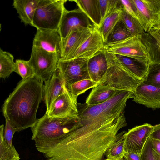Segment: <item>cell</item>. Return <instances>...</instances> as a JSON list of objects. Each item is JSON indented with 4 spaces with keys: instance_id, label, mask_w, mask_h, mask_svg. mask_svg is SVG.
Segmentation results:
<instances>
[{
    "instance_id": "1",
    "label": "cell",
    "mask_w": 160,
    "mask_h": 160,
    "mask_svg": "<svg viewBox=\"0 0 160 160\" xmlns=\"http://www.w3.org/2000/svg\"><path fill=\"white\" fill-rule=\"evenodd\" d=\"M77 105L78 118L72 127L38 150L45 160H102L119 131L127 125L124 114L110 101Z\"/></svg>"
},
{
    "instance_id": "2",
    "label": "cell",
    "mask_w": 160,
    "mask_h": 160,
    "mask_svg": "<svg viewBox=\"0 0 160 160\" xmlns=\"http://www.w3.org/2000/svg\"><path fill=\"white\" fill-rule=\"evenodd\" d=\"M43 82L35 77L22 79L5 101L3 114L19 132L36 123V114L43 97Z\"/></svg>"
},
{
    "instance_id": "3",
    "label": "cell",
    "mask_w": 160,
    "mask_h": 160,
    "mask_svg": "<svg viewBox=\"0 0 160 160\" xmlns=\"http://www.w3.org/2000/svg\"><path fill=\"white\" fill-rule=\"evenodd\" d=\"M77 116L65 118H49L47 113L38 119L31 128L32 139L35 142L36 149L44 147L68 132L74 125Z\"/></svg>"
},
{
    "instance_id": "4",
    "label": "cell",
    "mask_w": 160,
    "mask_h": 160,
    "mask_svg": "<svg viewBox=\"0 0 160 160\" xmlns=\"http://www.w3.org/2000/svg\"><path fill=\"white\" fill-rule=\"evenodd\" d=\"M105 52L108 67L98 84L116 90H127L133 93L141 81L128 72L114 59L112 54Z\"/></svg>"
},
{
    "instance_id": "5",
    "label": "cell",
    "mask_w": 160,
    "mask_h": 160,
    "mask_svg": "<svg viewBox=\"0 0 160 160\" xmlns=\"http://www.w3.org/2000/svg\"><path fill=\"white\" fill-rule=\"evenodd\" d=\"M65 0H40L32 26L37 29L58 30L63 12Z\"/></svg>"
},
{
    "instance_id": "6",
    "label": "cell",
    "mask_w": 160,
    "mask_h": 160,
    "mask_svg": "<svg viewBox=\"0 0 160 160\" xmlns=\"http://www.w3.org/2000/svg\"><path fill=\"white\" fill-rule=\"evenodd\" d=\"M104 51L108 53L147 61L150 59L142 34H137L122 40L105 44Z\"/></svg>"
},
{
    "instance_id": "7",
    "label": "cell",
    "mask_w": 160,
    "mask_h": 160,
    "mask_svg": "<svg viewBox=\"0 0 160 160\" xmlns=\"http://www.w3.org/2000/svg\"><path fill=\"white\" fill-rule=\"evenodd\" d=\"M60 54L51 52L32 45L29 62L35 77L42 82L48 80L58 69Z\"/></svg>"
},
{
    "instance_id": "8",
    "label": "cell",
    "mask_w": 160,
    "mask_h": 160,
    "mask_svg": "<svg viewBox=\"0 0 160 160\" xmlns=\"http://www.w3.org/2000/svg\"><path fill=\"white\" fill-rule=\"evenodd\" d=\"M88 60L79 58L66 60H59L58 69L67 87L78 81L90 79L88 68Z\"/></svg>"
},
{
    "instance_id": "9",
    "label": "cell",
    "mask_w": 160,
    "mask_h": 160,
    "mask_svg": "<svg viewBox=\"0 0 160 160\" xmlns=\"http://www.w3.org/2000/svg\"><path fill=\"white\" fill-rule=\"evenodd\" d=\"M91 22L86 15L79 8L71 10L65 8L58 30L62 40L65 39L74 31L94 27Z\"/></svg>"
},
{
    "instance_id": "10",
    "label": "cell",
    "mask_w": 160,
    "mask_h": 160,
    "mask_svg": "<svg viewBox=\"0 0 160 160\" xmlns=\"http://www.w3.org/2000/svg\"><path fill=\"white\" fill-rule=\"evenodd\" d=\"M153 129L154 126L146 123L126 132L124 134V152H133L141 156Z\"/></svg>"
},
{
    "instance_id": "11",
    "label": "cell",
    "mask_w": 160,
    "mask_h": 160,
    "mask_svg": "<svg viewBox=\"0 0 160 160\" xmlns=\"http://www.w3.org/2000/svg\"><path fill=\"white\" fill-rule=\"evenodd\" d=\"M132 0L139 11L145 32L160 25V0Z\"/></svg>"
},
{
    "instance_id": "12",
    "label": "cell",
    "mask_w": 160,
    "mask_h": 160,
    "mask_svg": "<svg viewBox=\"0 0 160 160\" xmlns=\"http://www.w3.org/2000/svg\"><path fill=\"white\" fill-rule=\"evenodd\" d=\"M77 101L72 97L68 89L52 103L48 112L46 113L49 118H65L78 115Z\"/></svg>"
},
{
    "instance_id": "13",
    "label": "cell",
    "mask_w": 160,
    "mask_h": 160,
    "mask_svg": "<svg viewBox=\"0 0 160 160\" xmlns=\"http://www.w3.org/2000/svg\"><path fill=\"white\" fill-rule=\"evenodd\" d=\"M94 27L74 31L62 40L60 60H69L75 52L90 37Z\"/></svg>"
},
{
    "instance_id": "14",
    "label": "cell",
    "mask_w": 160,
    "mask_h": 160,
    "mask_svg": "<svg viewBox=\"0 0 160 160\" xmlns=\"http://www.w3.org/2000/svg\"><path fill=\"white\" fill-rule=\"evenodd\" d=\"M133 100L137 103L155 109H160V88L141 81L133 92Z\"/></svg>"
},
{
    "instance_id": "15",
    "label": "cell",
    "mask_w": 160,
    "mask_h": 160,
    "mask_svg": "<svg viewBox=\"0 0 160 160\" xmlns=\"http://www.w3.org/2000/svg\"><path fill=\"white\" fill-rule=\"evenodd\" d=\"M33 45L46 51L61 54L62 38L58 30L37 29Z\"/></svg>"
},
{
    "instance_id": "16",
    "label": "cell",
    "mask_w": 160,
    "mask_h": 160,
    "mask_svg": "<svg viewBox=\"0 0 160 160\" xmlns=\"http://www.w3.org/2000/svg\"><path fill=\"white\" fill-rule=\"evenodd\" d=\"M105 43L97 28L94 27L90 37L73 54L69 60L79 58L89 59L104 50Z\"/></svg>"
},
{
    "instance_id": "17",
    "label": "cell",
    "mask_w": 160,
    "mask_h": 160,
    "mask_svg": "<svg viewBox=\"0 0 160 160\" xmlns=\"http://www.w3.org/2000/svg\"><path fill=\"white\" fill-rule=\"evenodd\" d=\"M66 87L59 70L48 80L44 82L43 98L48 113L53 102L64 92Z\"/></svg>"
},
{
    "instance_id": "18",
    "label": "cell",
    "mask_w": 160,
    "mask_h": 160,
    "mask_svg": "<svg viewBox=\"0 0 160 160\" xmlns=\"http://www.w3.org/2000/svg\"><path fill=\"white\" fill-rule=\"evenodd\" d=\"M112 54L114 59L131 74L141 81L144 80L149 66L148 62L122 55Z\"/></svg>"
},
{
    "instance_id": "19",
    "label": "cell",
    "mask_w": 160,
    "mask_h": 160,
    "mask_svg": "<svg viewBox=\"0 0 160 160\" xmlns=\"http://www.w3.org/2000/svg\"><path fill=\"white\" fill-rule=\"evenodd\" d=\"M40 0H14L13 6L21 22L32 26L35 12Z\"/></svg>"
},
{
    "instance_id": "20",
    "label": "cell",
    "mask_w": 160,
    "mask_h": 160,
    "mask_svg": "<svg viewBox=\"0 0 160 160\" xmlns=\"http://www.w3.org/2000/svg\"><path fill=\"white\" fill-rule=\"evenodd\" d=\"M108 67L104 50L89 59L88 61V68L90 79L98 83L105 73Z\"/></svg>"
},
{
    "instance_id": "21",
    "label": "cell",
    "mask_w": 160,
    "mask_h": 160,
    "mask_svg": "<svg viewBox=\"0 0 160 160\" xmlns=\"http://www.w3.org/2000/svg\"><path fill=\"white\" fill-rule=\"evenodd\" d=\"M88 17L93 25L99 28L101 24L102 18L99 0H73Z\"/></svg>"
},
{
    "instance_id": "22",
    "label": "cell",
    "mask_w": 160,
    "mask_h": 160,
    "mask_svg": "<svg viewBox=\"0 0 160 160\" xmlns=\"http://www.w3.org/2000/svg\"><path fill=\"white\" fill-rule=\"evenodd\" d=\"M117 90L98 83L87 97L85 103L88 105H97L102 103L111 98Z\"/></svg>"
},
{
    "instance_id": "23",
    "label": "cell",
    "mask_w": 160,
    "mask_h": 160,
    "mask_svg": "<svg viewBox=\"0 0 160 160\" xmlns=\"http://www.w3.org/2000/svg\"><path fill=\"white\" fill-rule=\"evenodd\" d=\"M122 9L123 8L120 9L109 14L104 19L100 27L97 28L101 35L105 44L110 34L121 20Z\"/></svg>"
},
{
    "instance_id": "24",
    "label": "cell",
    "mask_w": 160,
    "mask_h": 160,
    "mask_svg": "<svg viewBox=\"0 0 160 160\" xmlns=\"http://www.w3.org/2000/svg\"><path fill=\"white\" fill-rule=\"evenodd\" d=\"M123 131L118 133L114 142L106 150L105 155L109 159H123L124 153V134Z\"/></svg>"
},
{
    "instance_id": "25",
    "label": "cell",
    "mask_w": 160,
    "mask_h": 160,
    "mask_svg": "<svg viewBox=\"0 0 160 160\" xmlns=\"http://www.w3.org/2000/svg\"><path fill=\"white\" fill-rule=\"evenodd\" d=\"M4 125L0 126V160H19V155L13 145L10 146L4 138Z\"/></svg>"
},
{
    "instance_id": "26",
    "label": "cell",
    "mask_w": 160,
    "mask_h": 160,
    "mask_svg": "<svg viewBox=\"0 0 160 160\" xmlns=\"http://www.w3.org/2000/svg\"><path fill=\"white\" fill-rule=\"evenodd\" d=\"M15 62L14 57L9 52L0 49V77L2 78L8 77L15 72Z\"/></svg>"
},
{
    "instance_id": "27",
    "label": "cell",
    "mask_w": 160,
    "mask_h": 160,
    "mask_svg": "<svg viewBox=\"0 0 160 160\" xmlns=\"http://www.w3.org/2000/svg\"><path fill=\"white\" fill-rule=\"evenodd\" d=\"M98 82L91 79H85L75 82L67 87L72 98L77 101L78 96L86 91L96 86Z\"/></svg>"
},
{
    "instance_id": "28",
    "label": "cell",
    "mask_w": 160,
    "mask_h": 160,
    "mask_svg": "<svg viewBox=\"0 0 160 160\" xmlns=\"http://www.w3.org/2000/svg\"><path fill=\"white\" fill-rule=\"evenodd\" d=\"M121 20L131 36L137 34H143L145 33L142 27L139 22L123 9L122 12Z\"/></svg>"
},
{
    "instance_id": "29",
    "label": "cell",
    "mask_w": 160,
    "mask_h": 160,
    "mask_svg": "<svg viewBox=\"0 0 160 160\" xmlns=\"http://www.w3.org/2000/svg\"><path fill=\"white\" fill-rule=\"evenodd\" d=\"M131 36L121 20L109 35L106 43L122 40Z\"/></svg>"
},
{
    "instance_id": "30",
    "label": "cell",
    "mask_w": 160,
    "mask_h": 160,
    "mask_svg": "<svg viewBox=\"0 0 160 160\" xmlns=\"http://www.w3.org/2000/svg\"><path fill=\"white\" fill-rule=\"evenodd\" d=\"M99 1L102 18L101 24L104 19L109 14L123 8L120 0H102Z\"/></svg>"
},
{
    "instance_id": "31",
    "label": "cell",
    "mask_w": 160,
    "mask_h": 160,
    "mask_svg": "<svg viewBox=\"0 0 160 160\" xmlns=\"http://www.w3.org/2000/svg\"><path fill=\"white\" fill-rule=\"evenodd\" d=\"M15 72L19 74L23 80L35 77L33 68L29 60L20 59L16 60Z\"/></svg>"
},
{
    "instance_id": "32",
    "label": "cell",
    "mask_w": 160,
    "mask_h": 160,
    "mask_svg": "<svg viewBox=\"0 0 160 160\" xmlns=\"http://www.w3.org/2000/svg\"><path fill=\"white\" fill-rule=\"evenodd\" d=\"M142 81L160 88V62L149 65L146 76Z\"/></svg>"
},
{
    "instance_id": "33",
    "label": "cell",
    "mask_w": 160,
    "mask_h": 160,
    "mask_svg": "<svg viewBox=\"0 0 160 160\" xmlns=\"http://www.w3.org/2000/svg\"><path fill=\"white\" fill-rule=\"evenodd\" d=\"M123 9L137 19L142 26L141 18L138 10L132 0H120Z\"/></svg>"
},
{
    "instance_id": "34",
    "label": "cell",
    "mask_w": 160,
    "mask_h": 160,
    "mask_svg": "<svg viewBox=\"0 0 160 160\" xmlns=\"http://www.w3.org/2000/svg\"><path fill=\"white\" fill-rule=\"evenodd\" d=\"M5 119V126L4 132V138L8 145L12 147L13 136L17 130L12 123L7 119Z\"/></svg>"
},
{
    "instance_id": "35",
    "label": "cell",
    "mask_w": 160,
    "mask_h": 160,
    "mask_svg": "<svg viewBox=\"0 0 160 160\" xmlns=\"http://www.w3.org/2000/svg\"><path fill=\"white\" fill-rule=\"evenodd\" d=\"M140 157L141 160H157L153 153L150 137L144 147Z\"/></svg>"
},
{
    "instance_id": "36",
    "label": "cell",
    "mask_w": 160,
    "mask_h": 160,
    "mask_svg": "<svg viewBox=\"0 0 160 160\" xmlns=\"http://www.w3.org/2000/svg\"><path fill=\"white\" fill-rule=\"evenodd\" d=\"M149 137L151 139L160 140V123L154 126V129Z\"/></svg>"
},
{
    "instance_id": "37",
    "label": "cell",
    "mask_w": 160,
    "mask_h": 160,
    "mask_svg": "<svg viewBox=\"0 0 160 160\" xmlns=\"http://www.w3.org/2000/svg\"><path fill=\"white\" fill-rule=\"evenodd\" d=\"M151 139L153 150L160 157V140Z\"/></svg>"
},
{
    "instance_id": "38",
    "label": "cell",
    "mask_w": 160,
    "mask_h": 160,
    "mask_svg": "<svg viewBox=\"0 0 160 160\" xmlns=\"http://www.w3.org/2000/svg\"><path fill=\"white\" fill-rule=\"evenodd\" d=\"M141 156L131 152H125L124 154V160H141Z\"/></svg>"
},
{
    "instance_id": "39",
    "label": "cell",
    "mask_w": 160,
    "mask_h": 160,
    "mask_svg": "<svg viewBox=\"0 0 160 160\" xmlns=\"http://www.w3.org/2000/svg\"><path fill=\"white\" fill-rule=\"evenodd\" d=\"M122 159H105L104 160H122Z\"/></svg>"
},
{
    "instance_id": "40",
    "label": "cell",
    "mask_w": 160,
    "mask_h": 160,
    "mask_svg": "<svg viewBox=\"0 0 160 160\" xmlns=\"http://www.w3.org/2000/svg\"><path fill=\"white\" fill-rule=\"evenodd\" d=\"M122 160H124L123 159H122Z\"/></svg>"
}]
</instances>
